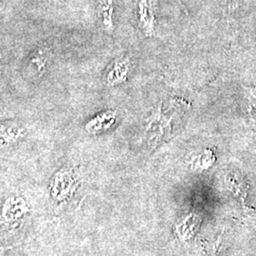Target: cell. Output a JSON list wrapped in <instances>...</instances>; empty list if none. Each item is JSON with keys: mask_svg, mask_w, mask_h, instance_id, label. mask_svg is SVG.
I'll use <instances>...</instances> for the list:
<instances>
[{"mask_svg": "<svg viewBox=\"0 0 256 256\" xmlns=\"http://www.w3.org/2000/svg\"><path fill=\"white\" fill-rule=\"evenodd\" d=\"M138 18L140 26L149 36L155 21L152 0H138Z\"/></svg>", "mask_w": 256, "mask_h": 256, "instance_id": "cell-1", "label": "cell"}, {"mask_svg": "<svg viewBox=\"0 0 256 256\" xmlns=\"http://www.w3.org/2000/svg\"><path fill=\"white\" fill-rule=\"evenodd\" d=\"M99 12L101 14L102 23L108 30H112L113 28V1L99 0Z\"/></svg>", "mask_w": 256, "mask_h": 256, "instance_id": "cell-2", "label": "cell"}]
</instances>
